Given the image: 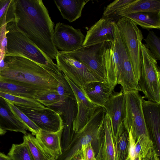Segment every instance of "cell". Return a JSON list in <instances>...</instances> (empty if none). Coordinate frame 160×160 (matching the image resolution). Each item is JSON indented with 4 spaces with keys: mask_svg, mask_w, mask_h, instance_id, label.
<instances>
[{
    "mask_svg": "<svg viewBox=\"0 0 160 160\" xmlns=\"http://www.w3.org/2000/svg\"><path fill=\"white\" fill-rule=\"evenodd\" d=\"M18 27L52 59L58 50L54 43V24L42 0H15Z\"/></svg>",
    "mask_w": 160,
    "mask_h": 160,
    "instance_id": "6da1fadb",
    "label": "cell"
},
{
    "mask_svg": "<svg viewBox=\"0 0 160 160\" xmlns=\"http://www.w3.org/2000/svg\"><path fill=\"white\" fill-rule=\"evenodd\" d=\"M4 60L8 67L0 72V80L28 86L38 95L56 89L58 82L64 77L63 73L57 72L22 55L6 54Z\"/></svg>",
    "mask_w": 160,
    "mask_h": 160,
    "instance_id": "7a4b0ae2",
    "label": "cell"
},
{
    "mask_svg": "<svg viewBox=\"0 0 160 160\" xmlns=\"http://www.w3.org/2000/svg\"><path fill=\"white\" fill-rule=\"evenodd\" d=\"M6 36L7 54L22 55L56 72H62L57 65L35 45L16 22L7 24Z\"/></svg>",
    "mask_w": 160,
    "mask_h": 160,
    "instance_id": "3957f363",
    "label": "cell"
},
{
    "mask_svg": "<svg viewBox=\"0 0 160 160\" xmlns=\"http://www.w3.org/2000/svg\"><path fill=\"white\" fill-rule=\"evenodd\" d=\"M106 114L102 107L98 108L88 123L79 131L74 133L70 144L57 160H70L81 149L82 146L90 142L93 148L97 146L103 130Z\"/></svg>",
    "mask_w": 160,
    "mask_h": 160,
    "instance_id": "277c9868",
    "label": "cell"
},
{
    "mask_svg": "<svg viewBox=\"0 0 160 160\" xmlns=\"http://www.w3.org/2000/svg\"><path fill=\"white\" fill-rule=\"evenodd\" d=\"M141 74L138 84L148 100L160 103V71L157 60L146 44L141 45Z\"/></svg>",
    "mask_w": 160,
    "mask_h": 160,
    "instance_id": "5b68a950",
    "label": "cell"
},
{
    "mask_svg": "<svg viewBox=\"0 0 160 160\" xmlns=\"http://www.w3.org/2000/svg\"><path fill=\"white\" fill-rule=\"evenodd\" d=\"M116 24L138 82L141 74L142 32L136 24L125 17L119 18Z\"/></svg>",
    "mask_w": 160,
    "mask_h": 160,
    "instance_id": "8992f818",
    "label": "cell"
},
{
    "mask_svg": "<svg viewBox=\"0 0 160 160\" xmlns=\"http://www.w3.org/2000/svg\"><path fill=\"white\" fill-rule=\"evenodd\" d=\"M56 59L64 75L83 92L85 86L90 82H105L88 67L64 52L58 51Z\"/></svg>",
    "mask_w": 160,
    "mask_h": 160,
    "instance_id": "52a82bcc",
    "label": "cell"
},
{
    "mask_svg": "<svg viewBox=\"0 0 160 160\" xmlns=\"http://www.w3.org/2000/svg\"><path fill=\"white\" fill-rule=\"evenodd\" d=\"M124 93L126 102V129L132 131L135 141L139 137L150 136L145 124L143 112L142 97L139 91L134 90Z\"/></svg>",
    "mask_w": 160,
    "mask_h": 160,
    "instance_id": "ba28073f",
    "label": "cell"
},
{
    "mask_svg": "<svg viewBox=\"0 0 160 160\" xmlns=\"http://www.w3.org/2000/svg\"><path fill=\"white\" fill-rule=\"evenodd\" d=\"M107 42L82 46L75 51L64 52L84 64L107 82L106 73L102 58V52Z\"/></svg>",
    "mask_w": 160,
    "mask_h": 160,
    "instance_id": "9c48e42d",
    "label": "cell"
},
{
    "mask_svg": "<svg viewBox=\"0 0 160 160\" xmlns=\"http://www.w3.org/2000/svg\"><path fill=\"white\" fill-rule=\"evenodd\" d=\"M85 36L80 29L58 22L54 28V43L60 51L68 52L77 50L82 45Z\"/></svg>",
    "mask_w": 160,
    "mask_h": 160,
    "instance_id": "30bf717a",
    "label": "cell"
},
{
    "mask_svg": "<svg viewBox=\"0 0 160 160\" xmlns=\"http://www.w3.org/2000/svg\"><path fill=\"white\" fill-rule=\"evenodd\" d=\"M109 116L114 139L125 129L126 102L124 92L113 91L108 100L102 107Z\"/></svg>",
    "mask_w": 160,
    "mask_h": 160,
    "instance_id": "8fae6325",
    "label": "cell"
},
{
    "mask_svg": "<svg viewBox=\"0 0 160 160\" xmlns=\"http://www.w3.org/2000/svg\"><path fill=\"white\" fill-rule=\"evenodd\" d=\"M114 28L115 38L118 46L121 58V68L118 76L117 84L121 85V90L124 93L132 90L141 91L116 22Z\"/></svg>",
    "mask_w": 160,
    "mask_h": 160,
    "instance_id": "7c38bea8",
    "label": "cell"
},
{
    "mask_svg": "<svg viewBox=\"0 0 160 160\" xmlns=\"http://www.w3.org/2000/svg\"><path fill=\"white\" fill-rule=\"evenodd\" d=\"M65 78L71 88L77 102V114L72 124V131L76 132L88 123L97 108L100 107L91 102L81 89L68 78L65 76Z\"/></svg>",
    "mask_w": 160,
    "mask_h": 160,
    "instance_id": "4fadbf2b",
    "label": "cell"
},
{
    "mask_svg": "<svg viewBox=\"0 0 160 160\" xmlns=\"http://www.w3.org/2000/svg\"><path fill=\"white\" fill-rule=\"evenodd\" d=\"M16 106L40 129L54 132L64 128V125L60 114L49 107H46L40 110H35Z\"/></svg>",
    "mask_w": 160,
    "mask_h": 160,
    "instance_id": "5bb4252c",
    "label": "cell"
},
{
    "mask_svg": "<svg viewBox=\"0 0 160 160\" xmlns=\"http://www.w3.org/2000/svg\"><path fill=\"white\" fill-rule=\"evenodd\" d=\"M103 64L105 70L107 82L112 90L117 84L118 73L121 65V58L117 41L107 42L102 54Z\"/></svg>",
    "mask_w": 160,
    "mask_h": 160,
    "instance_id": "9a60e30c",
    "label": "cell"
},
{
    "mask_svg": "<svg viewBox=\"0 0 160 160\" xmlns=\"http://www.w3.org/2000/svg\"><path fill=\"white\" fill-rule=\"evenodd\" d=\"M112 18H102L87 31L82 46L114 41V24Z\"/></svg>",
    "mask_w": 160,
    "mask_h": 160,
    "instance_id": "2e32d148",
    "label": "cell"
},
{
    "mask_svg": "<svg viewBox=\"0 0 160 160\" xmlns=\"http://www.w3.org/2000/svg\"><path fill=\"white\" fill-rule=\"evenodd\" d=\"M142 97V104L144 119L149 134L154 139L158 153L160 151V103L144 99Z\"/></svg>",
    "mask_w": 160,
    "mask_h": 160,
    "instance_id": "e0dca14e",
    "label": "cell"
},
{
    "mask_svg": "<svg viewBox=\"0 0 160 160\" xmlns=\"http://www.w3.org/2000/svg\"><path fill=\"white\" fill-rule=\"evenodd\" d=\"M100 137L102 140L98 144L96 160H117L110 120L106 112L104 119L103 130Z\"/></svg>",
    "mask_w": 160,
    "mask_h": 160,
    "instance_id": "ac0fdd59",
    "label": "cell"
},
{
    "mask_svg": "<svg viewBox=\"0 0 160 160\" xmlns=\"http://www.w3.org/2000/svg\"><path fill=\"white\" fill-rule=\"evenodd\" d=\"M114 91L107 82H93L85 86L83 92L91 102L99 107H102Z\"/></svg>",
    "mask_w": 160,
    "mask_h": 160,
    "instance_id": "d6986e66",
    "label": "cell"
},
{
    "mask_svg": "<svg viewBox=\"0 0 160 160\" xmlns=\"http://www.w3.org/2000/svg\"><path fill=\"white\" fill-rule=\"evenodd\" d=\"M63 129L53 132L40 129L35 135L42 146L57 159L62 152L61 139Z\"/></svg>",
    "mask_w": 160,
    "mask_h": 160,
    "instance_id": "ffe728a7",
    "label": "cell"
},
{
    "mask_svg": "<svg viewBox=\"0 0 160 160\" xmlns=\"http://www.w3.org/2000/svg\"><path fill=\"white\" fill-rule=\"evenodd\" d=\"M0 127L6 131L27 133L25 126L13 114L5 99L0 97Z\"/></svg>",
    "mask_w": 160,
    "mask_h": 160,
    "instance_id": "44dd1931",
    "label": "cell"
},
{
    "mask_svg": "<svg viewBox=\"0 0 160 160\" xmlns=\"http://www.w3.org/2000/svg\"><path fill=\"white\" fill-rule=\"evenodd\" d=\"M90 0H54L63 18L72 22L80 18L85 5Z\"/></svg>",
    "mask_w": 160,
    "mask_h": 160,
    "instance_id": "7402d4cb",
    "label": "cell"
},
{
    "mask_svg": "<svg viewBox=\"0 0 160 160\" xmlns=\"http://www.w3.org/2000/svg\"><path fill=\"white\" fill-rule=\"evenodd\" d=\"M160 12V0H135L115 15L123 17L133 13L144 12Z\"/></svg>",
    "mask_w": 160,
    "mask_h": 160,
    "instance_id": "603a6c76",
    "label": "cell"
},
{
    "mask_svg": "<svg viewBox=\"0 0 160 160\" xmlns=\"http://www.w3.org/2000/svg\"><path fill=\"white\" fill-rule=\"evenodd\" d=\"M142 28H160V12H144L130 14L124 16Z\"/></svg>",
    "mask_w": 160,
    "mask_h": 160,
    "instance_id": "cb8c5ba5",
    "label": "cell"
},
{
    "mask_svg": "<svg viewBox=\"0 0 160 160\" xmlns=\"http://www.w3.org/2000/svg\"><path fill=\"white\" fill-rule=\"evenodd\" d=\"M0 91L12 95L35 99L38 95L31 87L20 83L0 80Z\"/></svg>",
    "mask_w": 160,
    "mask_h": 160,
    "instance_id": "d4e9b609",
    "label": "cell"
},
{
    "mask_svg": "<svg viewBox=\"0 0 160 160\" xmlns=\"http://www.w3.org/2000/svg\"><path fill=\"white\" fill-rule=\"evenodd\" d=\"M23 137L26 141L33 160H57L33 135L27 133Z\"/></svg>",
    "mask_w": 160,
    "mask_h": 160,
    "instance_id": "484cf974",
    "label": "cell"
},
{
    "mask_svg": "<svg viewBox=\"0 0 160 160\" xmlns=\"http://www.w3.org/2000/svg\"><path fill=\"white\" fill-rule=\"evenodd\" d=\"M16 21L15 0H0V28Z\"/></svg>",
    "mask_w": 160,
    "mask_h": 160,
    "instance_id": "4316f807",
    "label": "cell"
},
{
    "mask_svg": "<svg viewBox=\"0 0 160 160\" xmlns=\"http://www.w3.org/2000/svg\"><path fill=\"white\" fill-rule=\"evenodd\" d=\"M0 97L16 106L35 110L42 109L46 107L35 99L15 96L1 91Z\"/></svg>",
    "mask_w": 160,
    "mask_h": 160,
    "instance_id": "83f0119b",
    "label": "cell"
},
{
    "mask_svg": "<svg viewBox=\"0 0 160 160\" xmlns=\"http://www.w3.org/2000/svg\"><path fill=\"white\" fill-rule=\"evenodd\" d=\"M5 100L15 116L25 126L27 130L31 132L32 135H35L38 132L40 128L16 106L6 100Z\"/></svg>",
    "mask_w": 160,
    "mask_h": 160,
    "instance_id": "f1b7e54d",
    "label": "cell"
},
{
    "mask_svg": "<svg viewBox=\"0 0 160 160\" xmlns=\"http://www.w3.org/2000/svg\"><path fill=\"white\" fill-rule=\"evenodd\" d=\"M8 155L12 160H33L26 141L23 137L22 143L12 144Z\"/></svg>",
    "mask_w": 160,
    "mask_h": 160,
    "instance_id": "f546056e",
    "label": "cell"
},
{
    "mask_svg": "<svg viewBox=\"0 0 160 160\" xmlns=\"http://www.w3.org/2000/svg\"><path fill=\"white\" fill-rule=\"evenodd\" d=\"M117 160H125L128 155L129 135L125 129L115 139Z\"/></svg>",
    "mask_w": 160,
    "mask_h": 160,
    "instance_id": "4dcf8cb0",
    "label": "cell"
},
{
    "mask_svg": "<svg viewBox=\"0 0 160 160\" xmlns=\"http://www.w3.org/2000/svg\"><path fill=\"white\" fill-rule=\"evenodd\" d=\"M36 100L45 106H59L60 97L56 89L51 90L36 96Z\"/></svg>",
    "mask_w": 160,
    "mask_h": 160,
    "instance_id": "1f68e13d",
    "label": "cell"
},
{
    "mask_svg": "<svg viewBox=\"0 0 160 160\" xmlns=\"http://www.w3.org/2000/svg\"><path fill=\"white\" fill-rule=\"evenodd\" d=\"M146 45L157 60H160V39L152 31H150L144 39Z\"/></svg>",
    "mask_w": 160,
    "mask_h": 160,
    "instance_id": "d6a6232c",
    "label": "cell"
},
{
    "mask_svg": "<svg viewBox=\"0 0 160 160\" xmlns=\"http://www.w3.org/2000/svg\"><path fill=\"white\" fill-rule=\"evenodd\" d=\"M135 0H116L109 4L105 8L102 18H111L119 11L132 3Z\"/></svg>",
    "mask_w": 160,
    "mask_h": 160,
    "instance_id": "836d02e7",
    "label": "cell"
},
{
    "mask_svg": "<svg viewBox=\"0 0 160 160\" xmlns=\"http://www.w3.org/2000/svg\"><path fill=\"white\" fill-rule=\"evenodd\" d=\"M56 90L60 97L59 106L63 105L68 98H74L68 82L64 78L58 82Z\"/></svg>",
    "mask_w": 160,
    "mask_h": 160,
    "instance_id": "e575fe53",
    "label": "cell"
},
{
    "mask_svg": "<svg viewBox=\"0 0 160 160\" xmlns=\"http://www.w3.org/2000/svg\"><path fill=\"white\" fill-rule=\"evenodd\" d=\"M7 25L0 28V56L4 57L8 54L7 40L6 36Z\"/></svg>",
    "mask_w": 160,
    "mask_h": 160,
    "instance_id": "d590c367",
    "label": "cell"
},
{
    "mask_svg": "<svg viewBox=\"0 0 160 160\" xmlns=\"http://www.w3.org/2000/svg\"><path fill=\"white\" fill-rule=\"evenodd\" d=\"M82 149L84 160H96L95 152L91 143L82 146Z\"/></svg>",
    "mask_w": 160,
    "mask_h": 160,
    "instance_id": "8d00e7d4",
    "label": "cell"
},
{
    "mask_svg": "<svg viewBox=\"0 0 160 160\" xmlns=\"http://www.w3.org/2000/svg\"><path fill=\"white\" fill-rule=\"evenodd\" d=\"M129 135L128 155L132 160H134L135 158L134 148L136 141L133 138L132 131L130 130L128 131Z\"/></svg>",
    "mask_w": 160,
    "mask_h": 160,
    "instance_id": "74e56055",
    "label": "cell"
},
{
    "mask_svg": "<svg viewBox=\"0 0 160 160\" xmlns=\"http://www.w3.org/2000/svg\"><path fill=\"white\" fill-rule=\"evenodd\" d=\"M82 158V149H81L70 160H79Z\"/></svg>",
    "mask_w": 160,
    "mask_h": 160,
    "instance_id": "f35d334b",
    "label": "cell"
},
{
    "mask_svg": "<svg viewBox=\"0 0 160 160\" xmlns=\"http://www.w3.org/2000/svg\"><path fill=\"white\" fill-rule=\"evenodd\" d=\"M7 67L8 64L5 61L4 58L0 62V72L7 68Z\"/></svg>",
    "mask_w": 160,
    "mask_h": 160,
    "instance_id": "ab89813d",
    "label": "cell"
},
{
    "mask_svg": "<svg viewBox=\"0 0 160 160\" xmlns=\"http://www.w3.org/2000/svg\"><path fill=\"white\" fill-rule=\"evenodd\" d=\"M0 160H12L8 156L0 152Z\"/></svg>",
    "mask_w": 160,
    "mask_h": 160,
    "instance_id": "60d3db41",
    "label": "cell"
},
{
    "mask_svg": "<svg viewBox=\"0 0 160 160\" xmlns=\"http://www.w3.org/2000/svg\"><path fill=\"white\" fill-rule=\"evenodd\" d=\"M6 132V131L0 127V135H4Z\"/></svg>",
    "mask_w": 160,
    "mask_h": 160,
    "instance_id": "b9f144b4",
    "label": "cell"
},
{
    "mask_svg": "<svg viewBox=\"0 0 160 160\" xmlns=\"http://www.w3.org/2000/svg\"><path fill=\"white\" fill-rule=\"evenodd\" d=\"M125 160H132L130 157L128 156L127 158Z\"/></svg>",
    "mask_w": 160,
    "mask_h": 160,
    "instance_id": "7bdbcfd3",
    "label": "cell"
},
{
    "mask_svg": "<svg viewBox=\"0 0 160 160\" xmlns=\"http://www.w3.org/2000/svg\"><path fill=\"white\" fill-rule=\"evenodd\" d=\"M4 58V56H0V62L1 61V60L3 58Z\"/></svg>",
    "mask_w": 160,
    "mask_h": 160,
    "instance_id": "ee69618b",
    "label": "cell"
},
{
    "mask_svg": "<svg viewBox=\"0 0 160 160\" xmlns=\"http://www.w3.org/2000/svg\"><path fill=\"white\" fill-rule=\"evenodd\" d=\"M155 160H159V159L158 158V157L156 158Z\"/></svg>",
    "mask_w": 160,
    "mask_h": 160,
    "instance_id": "f6af8a7d",
    "label": "cell"
},
{
    "mask_svg": "<svg viewBox=\"0 0 160 160\" xmlns=\"http://www.w3.org/2000/svg\"><path fill=\"white\" fill-rule=\"evenodd\" d=\"M79 160H84V159H83V158H82L80 159Z\"/></svg>",
    "mask_w": 160,
    "mask_h": 160,
    "instance_id": "bcb514c9",
    "label": "cell"
}]
</instances>
